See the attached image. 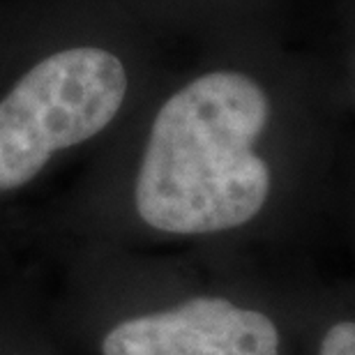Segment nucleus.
<instances>
[{"label":"nucleus","mask_w":355,"mask_h":355,"mask_svg":"<svg viewBox=\"0 0 355 355\" xmlns=\"http://www.w3.org/2000/svg\"><path fill=\"white\" fill-rule=\"evenodd\" d=\"M157 106L134 210L171 238H219L268 219L316 222L335 191L346 102L325 53L257 37Z\"/></svg>","instance_id":"f257e3e1"},{"label":"nucleus","mask_w":355,"mask_h":355,"mask_svg":"<svg viewBox=\"0 0 355 355\" xmlns=\"http://www.w3.org/2000/svg\"><path fill=\"white\" fill-rule=\"evenodd\" d=\"M127 92L125 62L102 46H69L33 65L0 99V191L24 187L55 153L106 130Z\"/></svg>","instance_id":"f03ea898"},{"label":"nucleus","mask_w":355,"mask_h":355,"mask_svg":"<svg viewBox=\"0 0 355 355\" xmlns=\"http://www.w3.org/2000/svg\"><path fill=\"white\" fill-rule=\"evenodd\" d=\"M286 335L266 309L194 295L106 332L102 355H284Z\"/></svg>","instance_id":"7ed1b4c3"},{"label":"nucleus","mask_w":355,"mask_h":355,"mask_svg":"<svg viewBox=\"0 0 355 355\" xmlns=\"http://www.w3.org/2000/svg\"><path fill=\"white\" fill-rule=\"evenodd\" d=\"M307 355H355V304L330 295H311L304 321Z\"/></svg>","instance_id":"20e7f679"},{"label":"nucleus","mask_w":355,"mask_h":355,"mask_svg":"<svg viewBox=\"0 0 355 355\" xmlns=\"http://www.w3.org/2000/svg\"><path fill=\"white\" fill-rule=\"evenodd\" d=\"M346 102V111L355 113V0L332 3L330 51L325 53Z\"/></svg>","instance_id":"39448f33"},{"label":"nucleus","mask_w":355,"mask_h":355,"mask_svg":"<svg viewBox=\"0 0 355 355\" xmlns=\"http://www.w3.org/2000/svg\"><path fill=\"white\" fill-rule=\"evenodd\" d=\"M191 10L224 17L226 26H236L245 37H277L282 0H189Z\"/></svg>","instance_id":"423d86ee"},{"label":"nucleus","mask_w":355,"mask_h":355,"mask_svg":"<svg viewBox=\"0 0 355 355\" xmlns=\"http://www.w3.org/2000/svg\"><path fill=\"white\" fill-rule=\"evenodd\" d=\"M346 208H349V222H351L353 240H355V162L351 164L349 182H346Z\"/></svg>","instance_id":"0eeeda50"}]
</instances>
